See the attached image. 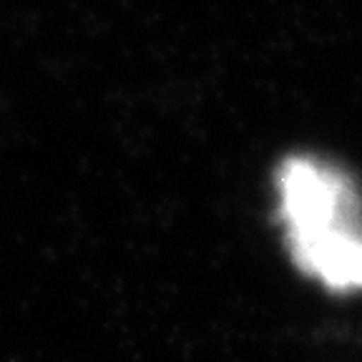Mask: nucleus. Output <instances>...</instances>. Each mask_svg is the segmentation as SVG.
<instances>
[{"instance_id": "obj_1", "label": "nucleus", "mask_w": 362, "mask_h": 362, "mask_svg": "<svg viewBox=\"0 0 362 362\" xmlns=\"http://www.w3.org/2000/svg\"><path fill=\"white\" fill-rule=\"evenodd\" d=\"M277 189L297 269L332 292L362 289V202L350 176L317 158L289 156Z\"/></svg>"}]
</instances>
